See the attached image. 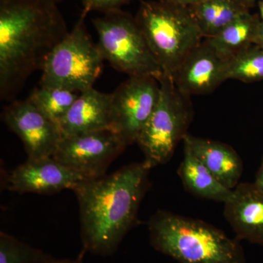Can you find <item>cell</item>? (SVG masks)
Wrapping results in <instances>:
<instances>
[{
    "label": "cell",
    "mask_w": 263,
    "mask_h": 263,
    "mask_svg": "<svg viewBox=\"0 0 263 263\" xmlns=\"http://www.w3.org/2000/svg\"><path fill=\"white\" fill-rule=\"evenodd\" d=\"M127 144L111 129L62 137L53 157L87 179L105 176L109 165Z\"/></svg>",
    "instance_id": "ba28073f"
},
{
    "label": "cell",
    "mask_w": 263,
    "mask_h": 263,
    "mask_svg": "<svg viewBox=\"0 0 263 263\" xmlns=\"http://www.w3.org/2000/svg\"><path fill=\"white\" fill-rule=\"evenodd\" d=\"M81 13L73 29L48 53L40 86L80 93L93 87L103 69V57L91 41Z\"/></svg>",
    "instance_id": "52a82bcc"
},
{
    "label": "cell",
    "mask_w": 263,
    "mask_h": 263,
    "mask_svg": "<svg viewBox=\"0 0 263 263\" xmlns=\"http://www.w3.org/2000/svg\"><path fill=\"white\" fill-rule=\"evenodd\" d=\"M79 94L62 88L41 86L35 88L29 100L41 111L60 124Z\"/></svg>",
    "instance_id": "d6986e66"
},
{
    "label": "cell",
    "mask_w": 263,
    "mask_h": 263,
    "mask_svg": "<svg viewBox=\"0 0 263 263\" xmlns=\"http://www.w3.org/2000/svg\"><path fill=\"white\" fill-rule=\"evenodd\" d=\"M228 64L204 40L171 77L178 89L187 96L209 94L228 80Z\"/></svg>",
    "instance_id": "7c38bea8"
},
{
    "label": "cell",
    "mask_w": 263,
    "mask_h": 263,
    "mask_svg": "<svg viewBox=\"0 0 263 263\" xmlns=\"http://www.w3.org/2000/svg\"><path fill=\"white\" fill-rule=\"evenodd\" d=\"M148 229L152 247L177 263H246L238 240L200 219L160 210Z\"/></svg>",
    "instance_id": "3957f363"
},
{
    "label": "cell",
    "mask_w": 263,
    "mask_h": 263,
    "mask_svg": "<svg viewBox=\"0 0 263 263\" xmlns=\"http://www.w3.org/2000/svg\"><path fill=\"white\" fill-rule=\"evenodd\" d=\"M238 1L239 2L240 4L243 5L245 8L249 10L251 8L254 6L257 0H238Z\"/></svg>",
    "instance_id": "4316f807"
},
{
    "label": "cell",
    "mask_w": 263,
    "mask_h": 263,
    "mask_svg": "<svg viewBox=\"0 0 263 263\" xmlns=\"http://www.w3.org/2000/svg\"><path fill=\"white\" fill-rule=\"evenodd\" d=\"M135 17L157 63L171 76L203 38L186 7L142 0Z\"/></svg>",
    "instance_id": "277c9868"
},
{
    "label": "cell",
    "mask_w": 263,
    "mask_h": 263,
    "mask_svg": "<svg viewBox=\"0 0 263 263\" xmlns=\"http://www.w3.org/2000/svg\"><path fill=\"white\" fill-rule=\"evenodd\" d=\"M87 179L52 157L27 159L10 173L8 187L10 191L21 194L51 195L64 190H72Z\"/></svg>",
    "instance_id": "8fae6325"
},
{
    "label": "cell",
    "mask_w": 263,
    "mask_h": 263,
    "mask_svg": "<svg viewBox=\"0 0 263 263\" xmlns=\"http://www.w3.org/2000/svg\"><path fill=\"white\" fill-rule=\"evenodd\" d=\"M183 141L222 184L232 190L239 184L243 172V161L233 147L190 134Z\"/></svg>",
    "instance_id": "9a60e30c"
},
{
    "label": "cell",
    "mask_w": 263,
    "mask_h": 263,
    "mask_svg": "<svg viewBox=\"0 0 263 263\" xmlns=\"http://www.w3.org/2000/svg\"><path fill=\"white\" fill-rule=\"evenodd\" d=\"M47 1L52 2V3H58L59 2L62 1V0H47Z\"/></svg>",
    "instance_id": "f1b7e54d"
},
{
    "label": "cell",
    "mask_w": 263,
    "mask_h": 263,
    "mask_svg": "<svg viewBox=\"0 0 263 263\" xmlns=\"http://www.w3.org/2000/svg\"><path fill=\"white\" fill-rule=\"evenodd\" d=\"M183 157L178 174L183 186L195 196L224 203L233 194L183 145Z\"/></svg>",
    "instance_id": "2e32d148"
},
{
    "label": "cell",
    "mask_w": 263,
    "mask_h": 263,
    "mask_svg": "<svg viewBox=\"0 0 263 263\" xmlns=\"http://www.w3.org/2000/svg\"><path fill=\"white\" fill-rule=\"evenodd\" d=\"M157 1L167 3V4L179 5V6L190 8V7H193L194 5H196L199 4V3H202L204 0H157Z\"/></svg>",
    "instance_id": "603a6c76"
},
{
    "label": "cell",
    "mask_w": 263,
    "mask_h": 263,
    "mask_svg": "<svg viewBox=\"0 0 263 263\" xmlns=\"http://www.w3.org/2000/svg\"><path fill=\"white\" fill-rule=\"evenodd\" d=\"M259 12V18L260 20L263 22V0L259 2L258 3Z\"/></svg>",
    "instance_id": "83f0119b"
},
{
    "label": "cell",
    "mask_w": 263,
    "mask_h": 263,
    "mask_svg": "<svg viewBox=\"0 0 263 263\" xmlns=\"http://www.w3.org/2000/svg\"><path fill=\"white\" fill-rule=\"evenodd\" d=\"M92 20L104 60L129 77L150 76L159 81L163 71L151 51L136 17L122 10Z\"/></svg>",
    "instance_id": "8992f818"
},
{
    "label": "cell",
    "mask_w": 263,
    "mask_h": 263,
    "mask_svg": "<svg viewBox=\"0 0 263 263\" xmlns=\"http://www.w3.org/2000/svg\"><path fill=\"white\" fill-rule=\"evenodd\" d=\"M111 94L110 129L129 146L136 143L158 103L160 82L150 76L129 77Z\"/></svg>",
    "instance_id": "9c48e42d"
},
{
    "label": "cell",
    "mask_w": 263,
    "mask_h": 263,
    "mask_svg": "<svg viewBox=\"0 0 263 263\" xmlns=\"http://www.w3.org/2000/svg\"><path fill=\"white\" fill-rule=\"evenodd\" d=\"M51 257L41 249L0 233V263H44Z\"/></svg>",
    "instance_id": "44dd1931"
},
{
    "label": "cell",
    "mask_w": 263,
    "mask_h": 263,
    "mask_svg": "<svg viewBox=\"0 0 263 263\" xmlns=\"http://www.w3.org/2000/svg\"><path fill=\"white\" fill-rule=\"evenodd\" d=\"M260 21L259 15L247 10L216 35L205 40L222 58L230 61L254 44Z\"/></svg>",
    "instance_id": "e0dca14e"
},
{
    "label": "cell",
    "mask_w": 263,
    "mask_h": 263,
    "mask_svg": "<svg viewBox=\"0 0 263 263\" xmlns=\"http://www.w3.org/2000/svg\"><path fill=\"white\" fill-rule=\"evenodd\" d=\"M190 9L204 39L216 35L249 10L238 0H204Z\"/></svg>",
    "instance_id": "ac0fdd59"
},
{
    "label": "cell",
    "mask_w": 263,
    "mask_h": 263,
    "mask_svg": "<svg viewBox=\"0 0 263 263\" xmlns=\"http://www.w3.org/2000/svg\"><path fill=\"white\" fill-rule=\"evenodd\" d=\"M224 215L239 240L263 247V193L240 183L224 202Z\"/></svg>",
    "instance_id": "4fadbf2b"
},
{
    "label": "cell",
    "mask_w": 263,
    "mask_h": 263,
    "mask_svg": "<svg viewBox=\"0 0 263 263\" xmlns=\"http://www.w3.org/2000/svg\"><path fill=\"white\" fill-rule=\"evenodd\" d=\"M159 82L158 103L136 142L152 169L171 160L188 134L194 116L190 97L178 89L171 76L163 72Z\"/></svg>",
    "instance_id": "5b68a950"
},
{
    "label": "cell",
    "mask_w": 263,
    "mask_h": 263,
    "mask_svg": "<svg viewBox=\"0 0 263 263\" xmlns=\"http://www.w3.org/2000/svg\"><path fill=\"white\" fill-rule=\"evenodd\" d=\"M1 117L23 142L28 159L53 156L62 138L60 125L28 98L12 101L3 109Z\"/></svg>",
    "instance_id": "30bf717a"
},
{
    "label": "cell",
    "mask_w": 263,
    "mask_h": 263,
    "mask_svg": "<svg viewBox=\"0 0 263 263\" xmlns=\"http://www.w3.org/2000/svg\"><path fill=\"white\" fill-rule=\"evenodd\" d=\"M44 263H84V262L81 257L76 259H55L51 257Z\"/></svg>",
    "instance_id": "484cf974"
},
{
    "label": "cell",
    "mask_w": 263,
    "mask_h": 263,
    "mask_svg": "<svg viewBox=\"0 0 263 263\" xmlns=\"http://www.w3.org/2000/svg\"><path fill=\"white\" fill-rule=\"evenodd\" d=\"M227 79L245 83L263 81V48L252 44L233 57L228 64Z\"/></svg>",
    "instance_id": "ffe728a7"
},
{
    "label": "cell",
    "mask_w": 263,
    "mask_h": 263,
    "mask_svg": "<svg viewBox=\"0 0 263 263\" xmlns=\"http://www.w3.org/2000/svg\"><path fill=\"white\" fill-rule=\"evenodd\" d=\"M254 44L257 45L259 47L263 48V22L262 21H260V22H259L255 39H254Z\"/></svg>",
    "instance_id": "d4e9b609"
},
{
    "label": "cell",
    "mask_w": 263,
    "mask_h": 263,
    "mask_svg": "<svg viewBox=\"0 0 263 263\" xmlns=\"http://www.w3.org/2000/svg\"><path fill=\"white\" fill-rule=\"evenodd\" d=\"M133 0H82V14L86 15L89 12L98 11L105 13L113 10H121L123 5Z\"/></svg>",
    "instance_id": "7402d4cb"
},
{
    "label": "cell",
    "mask_w": 263,
    "mask_h": 263,
    "mask_svg": "<svg viewBox=\"0 0 263 263\" xmlns=\"http://www.w3.org/2000/svg\"><path fill=\"white\" fill-rule=\"evenodd\" d=\"M111 98L93 87L79 93L59 124L62 137L110 129Z\"/></svg>",
    "instance_id": "5bb4252c"
},
{
    "label": "cell",
    "mask_w": 263,
    "mask_h": 263,
    "mask_svg": "<svg viewBox=\"0 0 263 263\" xmlns=\"http://www.w3.org/2000/svg\"><path fill=\"white\" fill-rule=\"evenodd\" d=\"M57 3L0 0V97L13 101L48 53L68 34Z\"/></svg>",
    "instance_id": "7a4b0ae2"
},
{
    "label": "cell",
    "mask_w": 263,
    "mask_h": 263,
    "mask_svg": "<svg viewBox=\"0 0 263 263\" xmlns=\"http://www.w3.org/2000/svg\"><path fill=\"white\" fill-rule=\"evenodd\" d=\"M151 167L133 162L116 172L85 180L73 189L80 214L81 239L86 252L112 255L135 226L150 188Z\"/></svg>",
    "instance_id": "6da1fadb"
},
{
    "label": "cell",
    "mask_w": 263,
    "mask_h": 263,
    "mask_svg": "<svg viewBox=\"0 0 263 263\" xmlns=\"http://www.w3.org/2000/svg\"><path fill=\"white\" fill-rule=\"evenodd\" d=\"M253 183L256 187L263 193V157Z\"/></svg>",
    "instance_id": "cb8c5ba5"
}]
</instances>
